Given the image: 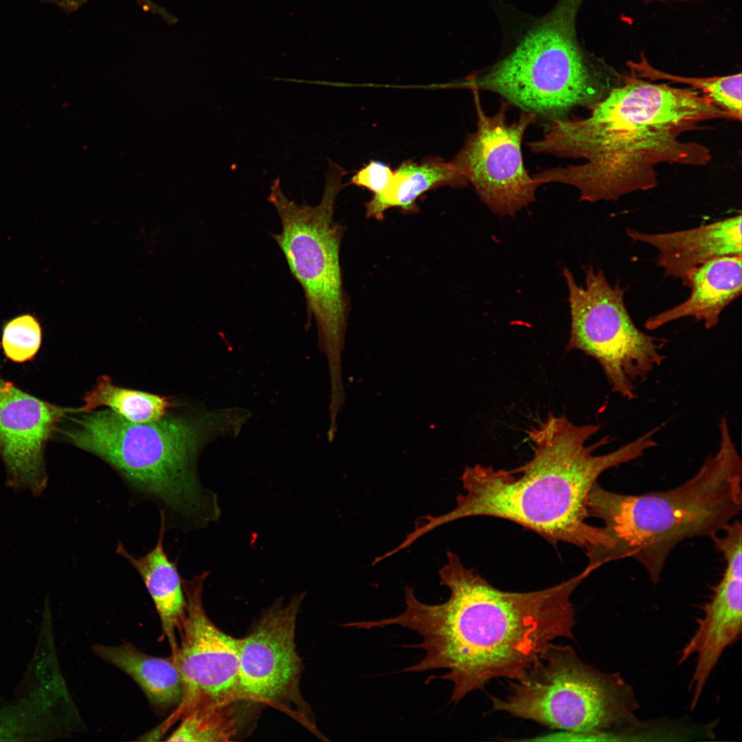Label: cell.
I'll return each mask as SVG.
<instances>
[{
  "mask_svg": "<svg viewBox=\"0 0 742 742\" xmlns=\"http://www.w3.org/2000/svg\"><path fill=\"white\" fill-rule=\"evenodd\" d=\"M439 570L440 583L450 591L444 603L420 601L413 587L405 588V609L378 620H364L366 629L401 626L423 638L425 655L403 672L444 668L447 673L426 680L452 682L449 702L484 690L492 679L521 678L558 638L573 639L575 613L571 596L589 575H578L552 587L528 592L503 591L477 571L466 567L455 553Z\"/></svg>",
  "mask_w": 742,
  "mask_h": 742,
  "instance_id": "obj_1",
  "label": "cell"
},
{
  "mask_svg": "<svg viewBox=\"0 0 742 742\" xmlns=\"http://www.w3.org/2000/svg\"><path fill=\"white\" fill-rule=\"evenodd\" d=\"M584 118L550 123L540 139L527 144L534 153L583 159L581 164L545 169L532 176L539 186L561 183L576 188L580 200L617 201L658 183L662 164L704 166L710 149L681 139L704 121L731 119L692 88L653 83L632 76L622 82Z\"/></svg>",
  "mask_w": 742,
  "mask_h": 742,
  "instance_id": "obj_2",
  "label": "cell"
},
{
  "mask_svg": "<svg viewBox=\"0 0 742 742\" xmlns=\"http://www.w3.org/2000/svg\"><path fill=\"white\" fill-rule=\"evenodd\" d=\"M600 427L576 425L565 416L549 413L528 431L534 444L532 458L512 471L475 464L465 468L461 481L464 493L456 497L451 511L419 517L418 535L460 519L488 516L504 519L541 535L551 544H573L586 550L602 546L601 528L587 523V499L599 476L642 457L657 446L653 429L617 449L602 455L594 450L606 444L607 437L587 446Z\"/></svg>",
  "mask_w": 742,
  "mask_h": 742,
  "instance_id": "obj_3",
  "label": "cell"
},
{
  "mask_svg": "<svg viewBox=\"0 0 742 742\" xmlns=\"http://www.w3.org/2000/svg\"><path fill=\"white\" fill-rule=\"evenodd\" d=\"M719 445L682 484L639 495L618 493L596 482L587 499L589 517L603 521L605 545L588 549L585 570L633 559L657 583L671 552L682 541L711 539L742 508V461L726 416L719 423Z\"/></svg>",
  "mask_w": 742,
  "mask_h": 742,
  "instance_id": "obj_4",
  "label": "cell"
},
{
  "mask_svg": "<svg viewBox=\"0 0 742 742\" xmlns=\"http://www.w3.org/2000/svg\"><path fill=\"white\" fill-rule=\"evenodd\" d=\"M67 418L72 425L58 429L65 440L106 462L133 493L159 506L166 529L203 527L218 517L214 494L196 471L210 417L166 415L135 423L104 409Z\"/></svg>",
  "mask_w": 742,
  "mask_h": 742,
  "instance_id": "obj_5",
  "label": "cell"
},
{
  "mask_svg": "<svg viewBox=\"0 0 742 742\" xmlns=\"http://www.w3.org/2000/svg\"><path fill=\"white\" fill-rule=\"evenodd\" d=\"M581 1L560 0L529 21L506 55L467 78L469 87L498 93L550 123L576 107L591 109L620 84L622 75L579 43L575 25Z\"/></svg>",
  "mask_w": 742,
  "mask_h": 742,
  "instance_id": "obj_6",
  "label": "cell"
},
{
  "mask_svg": "<svg viewBox=\"0 0 742 742\" xmlns=\"http://www.w3.org/2000/svg\"><path fill=\"white\" fill-rule=\"evenodd\" d=\"M508 687L505 697H490L493 710L562 730L561 737L598 740L643 729L632 687L618 673L585 663L570 646L550 643Z\"/></svg>",
  "mask_w": 742,
  "mask_h": 742,
  "instance_id": "obj_7",
  "label": "cell"
},
{
  "mask_svg": "<svg viewBox=\"0 0 742 742\" xmlns=\"http://www.w3.org/2000/svg\"><path fill=\"white\" fill-rule=\"evenodd\" d=\"M346 174L342 167L329 160L323 195L316 206L298 204L288 198L279 177L273 181L267 197L282 225L281 232L272 237L302 286L307 313L316 322L324 349L337 355L343 347L348 304L339 258L344 229L334 220V211Z\"/></svg>",
  "mask_w": 742,
  "mask_h": 742,
  "instance_id": "obj_8",
  "label": "cell"
},
{
  "mask_svg": "<svg viewBox=\"0 0 742 742\" xmlns=\"http://www.w3.org/2000/svg\"><path fill=\"white\" fill-rule=\"evenodd\" d=\"M563 276L571 315L567 350H577L596 359L611 390L634 399L638 385L665 359L661 351L666 341L636 326L625 304L626 289L609 284L601 269L588 267L584 286L567 268Z\"/></svg>",
  "mask_w": 742,
  "mask_h": 742,
  "instance_id": "obj_9",
  "label": "cell"
},
{
  "mask_svg": "<svg viewBox=\"0 0 742 742\" xmlns=\"http://www.w3.org/2000/svg\"><path fill=\"white\" fill-rule=\"evenodd\" d=\"M209 574L204 571L190 580L182 578L186 611L177 630L178 647L171 658L181 677L183 695L173 712L148 732L154 740L194 711L229 706L241 700L238 673L242 638L225 633L207 615L203 590Z\"/></svg>",
  "mask_w": 742,
  "mask_h": 742,
  "instance_id": "obj_10",
  "label": "cell"
},
{
  "mask_svg": "<svg viewBox=\"0 0 742 742\" xmlns=\"http://www.w3.org/2000/svg\"><path fill=\"white\" fill-rule=\"evenodd\" d=\"M304 594L285 606L277 600L242 638L239 656L241 700L262 704L287 715L319 739L313 714L300 690L302 660L295 644L297 617Z\"/></svg>",
  "mask_w": 742,
  "mask_h": 742,
  "instance_id": "obj_11",
  "label": "cell"
},
{
  "mask_svg": "<svg viewBox=\"0 0 742 742\" xmlns=\"http://www.w3.org/2000/svg\"><path fill=\"white\" fill-rule=\"evenodd\" d=\"M473 90L477 129L468 134L451 161L492 212L513 216L535 200L539 186L525 168L521 152L524 135L537 117L523 111L517 121L508 124L507 111L511 104L505 100L501 101L498 111L488 116L477 90Z\"/></svg>",
  "mask_w": 742,
  "mask_h": 742,
  "instance_id": "obj_12",
  "label": "cell"
},
{
  "mask_svg": "<svg viewBox=\"0 0 742 742\" xmlns=\"http://www.w3.org/2000/svg\"><path fill=\"white\" fill-rule=\"evenodd\" d=\"M81 407H63L32 396L0 377V457L8 483L39 495L47 483L44 452L59 424Z\"/></svg>",
  "mask_w": 742,
  "mask_h": 742,
  "instance_id": "obj_13",
  "label": "cell"
},
{
  "mask_svg": "<svg viewBox=\"0 0 742 742\" xmlns=\"http://www.w3.org/2000/svg\"><path fill=\"white\" fill-rule=\"evenodd\" d=\"M723 535L712 539L723 556L726 569L713 594L705 604L704 616L697 620L695 633L681 652L679 664L697 654V661L690 684L693 709L711 672L723 651L740 637L742 623V526L733 520L723 530Z\"/></svg>",
  "mask_w": 742,
  "mask_h": 742,
  "instance_id": "obj_14",
  "label": "cell"
},
{
  "mask_svg": "<svg viewBox=\"0 0 742 742\" xmlns=\"http://www.w3.org/2000/svg\"><path fill=\"white\" fill-rule=\"evenodd\" d=\"M32 686L0 706V741L56 739L81 732L84 722L60 668L32 662Z\"/></svg>",
  "mask_w": 742,
  "mask_h": 742,
  "instance_id": "obj_15",
  "label": "cell"
},
{
  "mask_svg": "<svg viewBox=\"0 0 742 742\" xmlns=\"http://www.w3.org/2000/svg\"><path fill=\"white\" fill-rule=\"evenodd\" d=\"M741 214L698 227L665 233H644L627 228L634 242L649 244L658 251L657 264L667 276L688 286L690 272L720 257L742 256Z\"/></svg>",
  "mask_w": 742,
  "mask_h": 742,
  "instance_id": "obj_16",
  "label": "cell"
},
{
  "mask_svg": "<svg viewBox=\"0 0 742 742\" xmlns=\"http://www.w3.org/2000/svg\"><path fill=\"white\" fill-rule=\"evenodd\" d=\"M742 256L711 260L693 270L688 277L689 297L677 306L648 318L644 327L656 330L669 322L693 317L706 329L715 327L723 311L741 294Z\"/></svg>",
  "mask_w": 742,
  "mask_h": 742,
  "instance_id": "obj_17",
  "label": "cell"
},
{
  "mask_svg": "<svg viewBox=\"0 0 742 742\" xmlns=\"http://www.w3.org/2000/svg\"><path fill=\"white\" fill-rule=\"evenodd\" d=\"M160 528L155 546L138 557L128 552L122 542L115 552L137 572L150 595L160 618L163 633L168 640L171 655L178 647L177 630L186 611V600L177 561L170 560L164 548L166 532L164 518L160 514Z\"/></svg>",
  "mask_w": 742,
  "mask_h": 742,
  "instance_id": "obj_18",
  "label": "cell"
},
{
  "mask_svg": "<svg viewBox=\"0 0 742 742\" xmlns=\"http://www.w3.org/2000/svg\"><path fill=\"white\" fill-rule=\"evenodd\" d=\"M92 651L100 659L129 675L154 709L164 711L179 705L183 695L181 677L171 657L148 655L129 642L95 644Z\"/></svg>",
  "mask_w": 742,
  "mask_h": 742,
  "instance_id": "obj_19",
  "label": "cell"
},
{
  "mask_svg": "<svg viewBox=\"0 0 742 742\" xmlns=\"http://www.w3.org/2000/svg\"><path fill=\"white\" fill-rule=\"evenodd\" d=\"M445 185L456 188L468 185L466 179L451 161L436 157H427L420 163L405 161L394 170V180L389 188L382 194H374L366 203V215L368 218L381 220L385 212L392 207L413 211L420 195Z\"/></svg>",
  "mask_w": 742,
  "mask_h": 742,
  "instance_id": "obj_20",
  "label": "cell"
},
{
  "mask_svg": "<svg viewBox=\"0 0 742 742\" xmlns=\"http://www.w3.org/2000/svg\"><path fill=\"white\" fill-rule=\"evenodd\" d=\"M82 400V413L93 412L98 407H109L125 420L135 423L160 420L175 405L164 396L117 386L107 375L101 376Z\"/></svg>",
  "mask_w": 742,
  "mask_h": 742,
  "instance_id": "obj_21",
  "label": "cell"
},
{
  "mask_svg": "<svg viewBox=\"0 0 742 742\" xmlns=\"http://www.w3.org/2000/svg\"><path fill=\"white\" fill-rule=\"evenodd\" d=\"M627 65L631 76L650 80H666L688 85L699 90L715 105L728 113L732 120H741V73L708 78H694L675 76L654 68L644 54L639 62L629 61Z\"/></svg>",
  "mask_w": 742,
  "mask_h": 742,
  "instance_id": "obj_22",
  "label": "cell"
},
{
  "mask_svg": "<svg viewBox=\"0 0 742 742\" xmlns=\"http://www.w3.org/2000/svg\"><path fill=\"white\" fill-rule=\"evenodd\" d=\"M232 706L192 712L180 721L168 741H229L236 732L237 720Z\"/></svg>",
  "mask_w": 742,
  "mask_h": 742,
  "instance_id": "obj_23",
  "label": "cell"
},
{
  "mask_svg": "<svg viewBox=\"0 0 742 742\" xmlns=\"http://www.w3.org/2000/svg\"><path fill=\"white\" fill-rule=\"evenodd\" d=\"M43 339L41 324L34 314L17 315L2 326L0 346L5 356L14 363L32 360L38 352Z\"/></svg>",
  "mask_w": 742,
  "mask_h": 742,
  "instance_id": "obj_24",
  "label": "cell"
},
{
  "mask_svg": "<svg viewBox=\"0 0 742 742\" xmlns=\"http://www.w3.org/2000/svg\"><path fill=\"white\" fill-rule=\"evenodd\" d=\"M394 177V171L388 165L371 161L352 177L350 183L366 188L374 194H379L389 188Z\"/></svg>",
  "mask_w": 742,
  "mask_h": 742,
  "instance_id": "obj_25",
  "label": "cell"
},
{
  "mask_svg": "<svg viewBox=\"0 0 742 742\" xmlns=\"http://www.w3.org/2000/svg\"><path fill=\"white\" fill-rule=\"evenodd\" d=\"M42 3H50L58 6L66 12L76 10L87 0H39ZM136 1V0H135Z\"/></svg>",
  "mask_w": 742,
  "mask_h": 742,
  "instance_id": "obj_26",
  "label": "cell"
},
{
  "mask_svg": "<svg viewBox=\"0 0 742 742\" xmlns=\"http://www.w3.org/2000/svg\"><path fill=\"white\" fill-rule=\"evenodd\" d=\"M676 1H690V0H676Z\"/></svg>",
  "mask_w": 742,
  "mask_h": 742,
  "instance_id": "obj_27",
  "label": "cell"
}]
</instances>
